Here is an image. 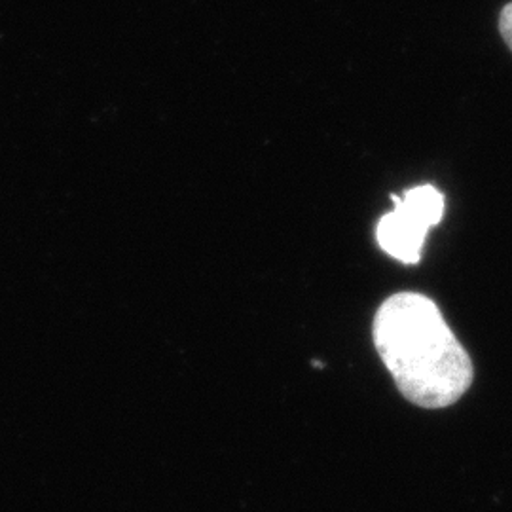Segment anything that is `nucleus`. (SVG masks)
<instances>
[{"mask_svg":"<svg viewBox=\"0 0 512 512\" xmlns=\"http://www.w3.org/2000/svg\"><path fill=\"white\" fill-rule=\"evenodd\" d=\"M374 346L404 399L421 408L458 403L473 384V361L439 306L418 293L387 298L374 317Z\"/></svg>","mask_w":512,"mask_h":512,"instance_id":"nucleus-1","label":"nucleus"},{"mask_svg":"<svg viewBox=\"0 0 512 512\" xmlns=\"http://www.w3.org/2000/svg\"><path fill=\"white\" fill-rule=\"evenodd\" d=\"M395 209L378 222L376 238L385 253L403 264H418L429 228L444 217V196L433 184H420L391 196Z\"/></svg>","mask_w":512,"mask_h":512,"instance_id":"nucleus-2","label":"nucleus"},{"mask_svg":"<svg viewBox=\"0 0 512 512\" xmlns=\"http://www.w3.org/2000/svg\"><path fill=\"white\" fill-rule=\"evenodd\" d=\"M499 33L512 50V2L507 4L499 16Z\"/></svg>","mask_w":512,"mask_h":512,"instance_id":"nucleus-3","label":"nucleus"}]
</instances>
